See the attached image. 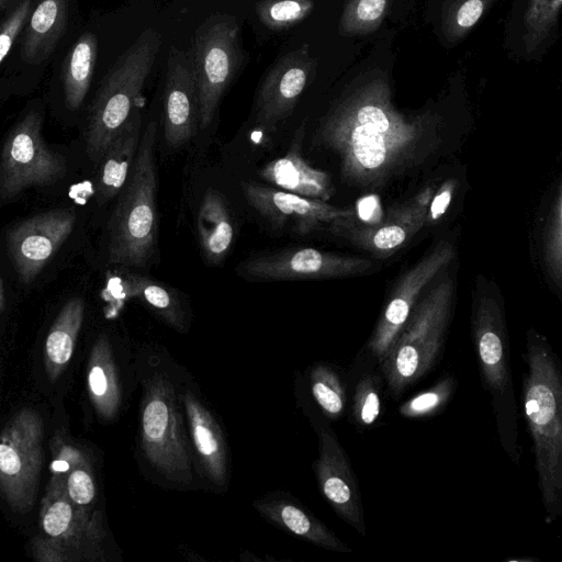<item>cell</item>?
Masks as SVG:
<instances>
[{"label": "cell", "mask_w": 562, "mask_h": 562, "mask_svg": "<svg viewBox=\"0 0 562 562\" xmlns=\"http://www.w3.org/2000/svg\"><path fill=\"white\" fill-rule=\"evenodd\" d=\"M180 401L184 414L194 467L215 488L228 485V449L224 432L204 403L198 387L181 376Z\"/></svg>", "instance_id": "10"}, {"label": "cell", "mask_w": 562, "mask_h": 562, "mask_svg": "<svg viewBox=\"0 0 562 562\" xmlns=\"http://www.w3.org/2000/svg\"><path fill=\"white\" fill-rule=\"evenodd\" d=\"M379 201L375 196H366L358 204L359 217L363 221H372L376 217Z\"/></svg>", "instance_id": "35"}, {"label": "cell", "mask_w": 562, "mask_h": 562, "mask_svg": "<svg viewBox=\"0 0 562 562\" xmlns=\"http://www.w3.org/2000/svg\"><path fill=\"white\" fill-rule=\"evenodd\" d=\"M98 57V40L91 32L83 33L66 58L63 86L68 109L81 106L91 85Z\"/></svg>", "instance_id": "24"}, {"label": "cell", "mask_w": 562, "mask_h": 562, "mask_svg": "<svg viewBox=\"0 0 562 562\" xmlns=\"http://www.w3.org/2000/svg\"><path fill=\"white\" fill-rule=\"evenodd\" d=\"M359 124L366 125L384 133L389 128V120L384 112L374 105H366L358 112Z\"/></svg>", "instance_id": "31"}, {"label": "cell", "mask_w": 562, "mask_h": 562, "mask_svg": "<svg viewBox=\"0 0 562 562\" xmlns=\"http://www.w3.org/2000/svg\"><path fill=\"white\" fill-rule=\"evenodd\" d=\"M124 286L130 296L140 301L175 330L179 333L187 330L186 308L171 288L137 273L127 274Z\"/></svg>", "instance_id": "23"}, {"label": "cell", "mask_w": 562, "mask_h": 562, "mask_svg": "<svg viewBox=\"0 0 562 562\" xmlns=\"http://www.w3.org/2000/svg\"><path fill=\"white\" fill-rule=\"evenodd\" d=\"M241 190L249 205L276 229L292 224L294 231L306 232L325 212L308 198L280 189L244 181Z\"/></svg>", "instance_id": "15"}, {"label": "cell", "mask_w": 562, "mask_h": 562, "mask_svg": "<svg viewBox=\"0 0 562 562\" xmlns=\"http://www.w3.org/2000/svg\"><path fill=\"white\" fill-rule=\"evenodd\" d=\"M87 390L98 416L103 420H113L122 404V389L112 346L105 334H101L91 348Z\"/></svg>", "instance_id": "18"}, {"label": "cell", "mask_w": 562, "mask_h": 562, "mask_svg": "<svg viewBox=\"0 0 562 562\" xmlns=\"http://www.w3.org/2000/svg\"><path fill=\"white\" fill-rule=\"evenodd\" d=\"M76 212L57 207L30 216L10 228L7 247L19 280L32 283L71 235Z\"/></svg>", "instance_id": "9"}, {"label": "cell", "mask_w": 562, "mask_h": 562, "mask_svg": "<svg viewBox=\"0 0 562 562\" xmlns=\"http://www.w3.org/2000/svg\"><path fill=\"white\" fill-rule=\"evenodd\" d=\"M312 395L330 419L339 418L346 406V389L339 374L329 366L318 363L311 370Z\"/></svg>", "instance_id": "25"}, {"label": "cell", "mask_w": 562, "mask_h": 562, "mask_svg": "<svg viewBox=\"0 0 562 562\" xmlns=\"http://www.w3.org/2000/svg\"><path fill=\"white\" fill-rule=\"evenodd\" d=\"M157 123L150 121L140 136L137 154L108 226V261L144 268L157 241L155 145Z\"/></svg>", "instance_id": "3"}, {"label": "cell", "mask_w": 562, "mask_h": 562, "mask_svg": "<svg viewBox=\"0 0 562 562\" xmlns=\"http://www.w3.org/2000/svg\"><path fill=\"white\" fill-rule=\"evenodd\" d=\"M381 378L367 373L358 381L352 401V417L359 427L371 426L381 413Z\"/></svg>", "instance_id": "28"}, {"label": "cell", "mask_w": 562, "mask_h": 562, "mask_svg": "<svg viewBox=\"0 0 562 562\" xmlns=\"http://www.w3.org/2000/svg\"><path fill=\"white\" fill-rule=\"evenodd\" d=\"M32 1L22 0L0 25V65L9 54L15 38L30 18Z\"/></svg>", "instance_id": "30"}, {"label": "cell", "mask_w": 562, "mask_h": 562, "mask_svg": "<svg viewBox=\"0 0 562 562\" xmlns=\"http://www.w3.org/2000/svg\"><path fill=\"white\" fill-rule=\"evenodd\" d=\"M68 14V0H40L31 12L22 44V59L38 64L55 49L64 34Z\"/></svg>", "instance_id": "21"}, {"label": "cell", "mask_w": 562, "mask_h": 562, "mask_svg": "<svg viewBox=\"0 0 562 562\" xmlns=\"http://www.w3.org/2000/svg\"><path fill=\"white\" fill-rule=\"evenodd\" d=\"M142 113L136 109L99 161L95 191L101 202L113 199L125 186L140 140Z\"/></svg>", "instance_id": "17"}, {"label": "cell", "mask_w": 562, "mask_h": 562, "mask_svg": "<svg viewBox=\"0 0 562 562\" xmlns=\"http://www.w3.org/2000/svg\"><path fill=\"white\" fill-rule=\"evenodd\" d=\"M43 119L31 111L9 131L0 151V206L31 187L65 178V157L52 150L42 134Z\"/></svg>", "instance_id": "7"}, {"label": "cell", "mask_w": 562, "mask_h": 562, "mask_svg": "<svg viewBox=\"0 0 562 562\" xmlns=\"http://www.w3.org/2000/svg\"><path fill=\"white\" fill-rule=\"evenodd\" d=\"M312 0H262L256 5L260 22L273 31L288 30L312 10Z\"/></svg>", "instance_id": "26"}, {"label": "cell", "mask_w": 562, "mask_h": 562, "mask_svg": "<svg viewBox=\"0 0 562 562\" xmlns=\"http://www.w3.org/2000/svg\"><path fill=\"white\" fill-rule=\"evenodd\" d=\"M5 1H8V0H0V4H1V3H3V2H5Z\"/></svg>", "instance_id": "38"}, {"label": "cell", "mask_w": 562, "mask_h": 562, "mask_svg": "<svg viewBox=\"0 0 562 562\" xmlns=\"http://www.w3.org/2000/svg\"><path fill=\"white\" fill-rule=\"evenodd\" d=\"M352 150L358 161L366 168L373 169L385 159V143L382 133L359 124L351 134Z\"/></svg>", "instance_id": "29"}, {"label": "cell", "mask_w": 562, "mask_h": 562, "mask_svg": "<svg viewBox=\"0 0 562 562\" xmlns=\"http://www.w3.org/2000/svg\"><path fill=\"white\" fill-rule=\"evenodd\" d=\"M192 66L200 102V126L207 127L243 61L239 25L228 14L206 18L194 31Z\"/></svg>", "instance_id": "6"}, {"label": "cell", "mask_w": 562, "mask_h": 562, "mask_svg": "<svg viewBox=\"0 0 562 562\" xmlns=\"http://www.w3.org/2000/svg\"><path fill=\"white\" fill-rule=\"evenodd\" d=\"M405 239V232L400 226H386L376 232L373 241L379 249L396 247Z\"/></svg>", "instance_id": "32"}, {"label": "cell", "mask_w": 562, "mask_h": 562, "mask_svg": "<svg viewBox=\"0 0 562 562\" xmlns=\"http://www.w3.org/2000/svg\"><path fill=\"white\" fill-rule=\"evenodd\" d=\"M5 308V295H4V289L3 283L0 277V313H2Z\"/></svg>", "instance_id": "37"}, {"label": "cell", "mask_w": 562, "mask_h": 562, "mask_svg": "<svg viewBox=\"0 0 562 562\" xmlns=\"http://www.w3.org/2000/svg\"><path fill=\"white\" fill-rule=\"evenodd\" d=\"M161 35L144 30L116 59L92 103L86 128V153L99 164L132 113L140 108L143 89L156 63Z\"/></svg>", "instance_id": "4"}, {"label": "cell", "mask_w": 562, "mask_h": 562, "mask_svg": "<svg viewBox=\"0 0 562 562\" xmlns=\"http://www.w3.org/2000/svg\"><path fill=\"white\" fill-rule=\"evenodd\" d=\"M83 316L85 301L71 297L60 308L47 333L43 360L50 383L60 378L72 358Z\"/></svg>", "instance_id": "20"}, {"label": "cell", "mask_w": 562, "mask_h": 562, "mask_svg": "<svg viewBox=\"0 0 562 562\" xmlns=\"http://www.w3.org/2000/svg\"><path fill=\"white\" fill-rule=\"evenodd\" d=\"M42 533L31 542L40 562H97L106 560V532L101 513L77 506L59 485H47L40 508Z\"/></svg>", "instance_id": "5"}, {"label": "cell", "mask_w": 562, "mask_h": 562, "mask_svg": "<svg viewBox=\"0 0 562 562\" xmlns=\"http://www.w3.org/2000/svg\"><path fill=\"white\" fill-rule=\"evenodd\" d=\"M166 144L178 148L189 142L200 125V102L190 50L170 47L167 56L162 104Z\"/></svg>", "instance_id": "13"}, {"label": "cell", "mask_w": 562, "mask_h": 562, "mask_svg": "<svg viewBox=\"0 0 562 562\" xmlns=\"http://www.w3.org/2000/svg\"><path fill=\"white\" fill-rule=\"evenodd\" d=\"M52 462L47 485H59L79 507L94 509L95 477L88 456L57 430L50 440Z\"/></svg>", "instance_id": "16"}, {"label": "cell", "mask_w": 562, "mask_h": 562, "mask_svg": "<svg viewBox=\"0 0 562 562\" xmlns=\"http://www.w3.org/2000/svg\"><path fill=\"white\" fill-rule=\"evenodd\" d=\"M254 507L267 520L315 546L341 553L352 551L327 526L286 493L266 494L254 502Z\"/></svg>", "instance_id": "14"}, {"label": "cell", "mask_w": 562, "mask_h": 562, "mask_svg": "<svg viewBox=\"0 0 562 562\" xmlns=\"http://www.w3.org/2000/svg\"><path fill=\"white\" fill-rule=\"evenodd\" d=\"M456 387V380L446 375L430 389L423 391L404 402L398 412L406 418H423L438 413L446 406Z\"/></svg>", "instance_id": "27"}, {"label": "cell", "mask_w": 562, "mask_h": 562, "mask_svg": "<svg viewBox=\"0 0 562 562\" xmlns=\"http://www.w3.org/2000/svg\"><path fill=\"white\" fill-rule=\"evenodd\" d=\"M386 0H360L357 14L362 21H373L381 16L384 11Z\"/></svg>", "instance_id": "34"}, {"label": "cell", "mask_w": 562, "mask_h": 562, "mask_svg": "<svg viewBox=\"0 0 562 562\" xmlns=\"http://www.w3.org/2000/svg\"><path fill=\"white\" fill-rule=\"evenodd\" d=\"M311 72L305 48L282 55L267 71L255 98V126L272 133L290 116Z\"/></svg>", "instance_id": "12"}, {"label": "cell", "mask_w": 562, "mask_h": 562, "mask_svg": "<svg viewBox=\"0 0 562 562\" xmlns=\"http://www.w3.org/2000/svg\"><path fill=\"white\" fill-rule=\"evenodd\" d=\"M522 407L532 440L544 521L562 513V374L558 356L533 340L525 356Z\"/></svg>", "instance_id": "2"}, {"label": "cell", "mask_w": 562, "mask_h": 562, "mask_svg": "<svg viewBox=\"0 0 562 562\" xmlns=\"http://www.w3.org/2000/svg\"><path fill=\"white\" fill-rule=\"evenodd\" d=\"M483 12L481 0H468L458 11L457 23L461 27H470L480 19Z\"/></svg>", "instance_id": "33"}, {"label": "cell", "mask_w": 562, "mask_h": 562, "mask_svg": "<svg viewBox=\"0 0 562 562\" xmlns=\"http://www.w3.org/2000/svg\"><path fill=\"white\" fill-rule=\"evenodd\" d=\"M450 202V192L443 191L437 195L431 204V215L434 218L440 216L447 209Z\"/></svg>", "instance_id": "36"}, {"label": "cell", "mask_w": 562, "mask_h": 562, "mask_svg": "<svg viewBox=\"0 0 562 562\" xmlns=\"http://www.w3.org/2000/svg\"><path fill=\"white\" fill-rule=\"evenodd\" d=\"M303 127H299L285 155L267 162L260 177L280 190L304 198L323 196L327 192L326 177L312 169L301 156Z\"/></svg>", "instance_id": "19"}, {"label": "cell", "mask_w": 562, "mask_h": 562, "mask_svg": "<svg viewBox=\"0 0 562 562\" xmlns=\"http://www.w3.org/2000/svg\"><path fill=\"white\" fill-rule=\"evenodd\" d=\"M315 429L318 457L314 469L319 490L336 514L366 536L360 488L349 459L330 427L317 423Z\"/></svg>", "instance_id": "11"}, {"label": "cell", "mask_w": 562, "mask_h": 562, "mask_svg": "<svg viewBox=\"0 0 562 562\" xmlns=\"http://www.w3.org/2000/svg\"><path fill=\"white\" fill-rule=\"evenodd\" d=\"M198 236L206 260L212 265L222 262L234 240V226L228 206L220 192L205 191L196 220Z\"/></svg>", "instance_id": "22"}, {"label": "cell", "mask_w": 562, "mask_h": 562, "mask_svg": "<svg viewBox=\"0 0 562 562\" xmlns=\"http://www.w3.org/2000/svg\"><path fill=\"white\" fill-rule=\"evenodd\" d=\"M43 465V419L32 408L19 411L0 431V494L16 513L36 498Z\"/></svg>", "instance_id": "8"}, {"label": "cell", "mask_w": 562, "mask_h": 562, "mask_svg": "<svg viewBox=\"0 0 562 562\" xmlns=\"http://www.w3.org/2000/svg\"><path fill=\"white\" fill-rule=\"evenodd\" d=\"M140 360L142 456L162 483L189 488L195 483V467L180 401L181 376L160 356Z\"/></svg>", "instance_id": "1"}]
</instances>
